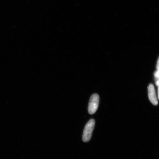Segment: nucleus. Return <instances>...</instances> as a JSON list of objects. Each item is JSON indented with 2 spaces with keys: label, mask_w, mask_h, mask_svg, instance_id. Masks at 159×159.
Returning <instances> with one entry per match:
<instances>
[{
  "label": "nucleus",
  "mask_w": 159,
  "mask_h": 159,
  "mask_svg": "<svg viewBox=\"0 0 159 159\" xmlns=\"http://www.w3.org/2000/svg\"><path fill=\"white\" fill-rule=\"evenodd\" d=\"M99 101V97L98 94H93L89 99L88 112L89 114H94L98 109Z\"/></svg>",
  "instance_id": "obj_2"
},
{
  "label": "nucleus",
  "mask_w": 159,
  "mask_h": 159,
  "mask_svg": "<svg viewBox=\"0 0 159 159\" xmlns=\"http://www.w3.org/2000/svg\"><path fill=\"white\" fill-rule=\"evenodd\" d=\"M156 79V84L157 86H158L159 85V79Z\"/></svg>",
  "instance_id": "obj_6"
},
{
  "label": "nucleus",
  "mask_w": 159,
  "mask_h": 159,
  "mask_svg": "<svg viewBox=\"0 0 159 159\" xmlns=\"http://www.w3.org/2000/svg\"><path fill=\"white\" fill-rule=\"evenodd\" d=\"M155 79H159V70H157L154 73Z\"/></svg>",
  "instance_id": "obj_4"
},
{
  "label": "nucleus",
  "mask_w": 159,
  "mask_h": 159,
  "mask_svg": "<svg viewBox=\"0 0 159 159\" xmlns=\"http://www.w3.org/2000/svg\"><path fill=\"white\" fill-rule=\"evenodd\" d=\"M148 91L149 100L153 105L156 106L158 104V101L154 85L152 84H149Z\"/></svg>",
  "instance_id": "obj_3"
},
{
  "label": "nucleus",
  "mask_w": 159,
  "mask_h": 159,
  "mask_svg": "<svg viewBox=\"0 0 159 159\" xmlns=\"http://www.w3.org/2000/svg\"><path fill=\"white\" fill-rule=\"evenodd\" d=\"M95 124L94 119H91L85 125L83 135V140L84 142H87L90 140L94 130Z\"/></svg>",
  "instance_id": "obj_1"
},
{
  "label": "nucleus",
  "mask_w": 159,
  "mask_h": 159,
  "mask_svg": "<svg viewBox=\"0 0 159 159\" xmlns=\"http://www.w3.org/2000/svg\"><path fill=\"white\" fill-rule=\"evenodd\" d=\"M158 98L159 99V85L158 86Z\"/></svg>",
  "instance_id": "obj_7"
},
{
  "label": "nucleus",
  "mask_w": 159,
  "mask_h": 159,
  "mask_svg": "<svg viewBox=\"0 0 159 159\" xmlns=\"http://www.w3.org/2000/svg\"><path fill=\"white\" fill-rule=\"evenodd\" d=\"M157 70H159V57L158 59L157 62Z\"/></svg>",
  "instance_id": "obj_5"
}]
</instances>
